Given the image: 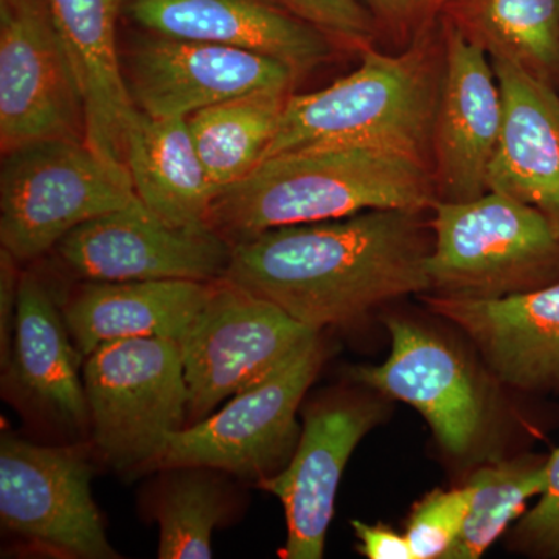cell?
<instances>
[{"mask_svg": "<svg viewBox=\"0 0 559 559\" xmlns=\"http://www.w3.org/2000/svg\"><path fill=\"white\" fill-rule=\"evenodd\" d=\"M423 213L367 210L261 231L231 245L224 280L312 330L353 325L390 300L429 293Z\"/></svg>", "mask_w": 559, "mask_h": 559, "instance_id": "cell-1", "label": "cell"}, {"mask_svg": "<svg viewBox=\"0 0 559 559\" xmlns=\"http://www.w3.org/2000/svg\"><path fill=\"white\" fill-rule=\"evenodd\" d=\"M436 202V180L425 162L366 146H314L267 157L221 190L209 226L235 245L277 227L367 210L428 212Z\"/></svg>", "mask_w": 559, "mask_h": 559, "instance_id": "cell-2", "label": "cell"}, {"mask_svg": "<svg viewBox=\"0 0 559 559\" xmlns=\"http://www.w3.org/2000/svg\"><path fill=\"white\" fill-rule=\"evenodd\" d=\"M443 75L440 17L417 33L403 53L362 47L355 72L311 94L290 92L263 160L314 146H366L430 167Z\"/></svg>", "mask_w": 559, "mask_h": 559, "instance_id": "cell-3", "label": "cell"}, {"mask_svg": "<svg viewBox=\"0 0 559 559\" xmlns=\"http://www.w3.org/2000/svg\"><path fill=\"white\" fill-rule=\"evenodd\" d=\"M432 215L428 294L503 299L559 282V231L538 209L489 190L436 202Z\"/></svg>", "mask_w": 559, "mask_h": 559, "instance_id": "cell-4", "label": "cell"}, {"mask_svg": "<svg viewBox=\"0 0 559 559\" xmlns=\"http://www.w3.org/2000/svg\"><path fill=\"white\" fill-rule=\"evenodd\" d=\"M81 373L92 441L114 468L148 469L186 428L189 393L178 342H106L84 358Z\"/></svg>", "mask_w": 559, "mask_h": 559, "instance_id": "cell-5", "label": "cell"}, {"mask_svg": "<svg viewBox=\"0 0 559 559\" xmlns=\"http://www.w3.org/2000/svg\"><path fill=\"white\" fill-rule=\"evenodd\" d=\"M135 200L128 171L86 140L28 143L3 154L0 242L20 261L38 259L81 224Z\"/></svg>", "mask_w": 559, "mask_h": 559, "instance_id": "cell-6", "label": "cell"}, {"mask_svg": "<svg viewBox=\"0 0 559 559\" xmlns=\"http://www.w3.org/2000/svg\"><path fill=\"white\" fill-rule=\"evenodd\" d=\"M325 358L319 334L223 409L173 433L146 471L207 466L257 484L275 476L299 443L297 411Z\"/></svg>", "mask_w": 559, "mask_h": 559, "instance_id": "cell-7", "label": "cell"}, {"mask_svg": "<svg viewBox=\"0 0 559 559\" xmlns=\"http://www.w3.org/2000/svg\"><path fill=\"white\" fill-rule=\"evenodd\" d=\"M320 331L271 301L221 278L178 342L189 393L187 426L274 373Z\"/></svg>", "mask_w": 559, "mask_h": 559, "instance_id": "cell-8", "label": "cell"}, {"mask_svg": "<svg viewBox=\"0 0 559 559\" xmlns=\"http://www.w3.org/2000/svg\"><path fill=\"white\" fill-rule=\"evenodd\" d=\"M83 447H39L3 433L0 521L3 528L58 557L117 559L92 498Z\"/></svg>", "mask_w": 559, "mask_h": 559, "instance_id": "cell-9", "label": "cell"}, {"mask_svg": "<svg viewBox=\"0 0 559 559\" xmlns=\"http://www.w3.org/2000/svg\"><path fill=\"white\" fill-rule=\"evenodd\" d=\"M86 140V109L49 0H0L2 154L40 140Z\"/></svg>", "mask_w": 559, "mask_h": 559, "instance_id": "cell-10", "label": "cell"}, {"mask_svg": "<svg viewBox=\"0 0 559 559\" xmlns=\"http://www.w3.org/2000/svg\"><path fill=\"white\" fill-rule=\"evenodd\" d=\"M55 250L86 282H218L231 257L230 242L212 227L176 226L140 200L81 224Z\"/></svg>", "mask_w": 559, "mask_h": 559, "instance_id": "cell-11", "label": "cell"}, {"mask_svg": "<svg viewBox=\"0 0 559 559\" xmlns=\"http://www.w3.org/2000/svg\"><path fill=\"white\" fill-rule=\"evenodd\" d=\"M135 108L153 117H190L218 103L261 94H290L299 73L285 62L221 44L143 36L127 53Z\"/></svg>", "mask_w": 559, "mask_h": 559, "instance_id": "cell-12", "label": "cell"}, {"mask_svg": "<svg viewBox=\"0 0 559 559\" xmlns=\"http://www.w3.org/2000/svg\"><path fill=\"white\" fill-rule=\"evenodd\" d=\"M382 417L381 401L348 392L325 396L305 414L299 443L288 465L257 484L277 496L285 509L288 539L280 557H323L345 466Z\"/></svg>", "mask_w": 559, "mask_h": 559, "instance_id": "cell-13", "label": "cell"}, {"mask_svg": "<svg viewBox=\"0 0 559 559\" xmlns=\"http://www.w3.org/2000/svg\"><path fill=\"white\" fill-rule=\"evenodd\" d=\"M388 359L349 370V380L403 401L419 412L440 447L463 457L479 441L487 423V403L465 359L432 331L390 316Z\"/></svg>", "mask_w": 559, "mask_h": 559, "instance_id": "cell-14", "label": "cell"}, {"mask_svg": "<svg viewBox=\"0 0 559 559\" xmlns=\"http://www.w3.org/2000/svg\"><path fill=\"white\" fill-rule=\"evenodd\" d=\"M444 75L433 123L430 170L439 201L487 193L488 173L503 123V100L488 55L440 17Z\"/></svg>", "mask_w": 559, "mask_h": 559, "instance_id": "cell-15", "label": "cell"}, {"mask_svg": "<svg viewBox=\"0 0 559 559\" xmlns=\"http://www.w3.org/2000/svg\"><path fill=\"white\" fill-rule=\"evenodd\" d=\"M419 297L469 337L500 382L520 392L559 395V282L503 299Z\"/></svg>", "mask_w": 559, "mask_h": 559, "instance_id": "cell-16", "label": "cell"}, {"mask_svg": "<svg viewBox=\"0 0 559 559\" xmlns=\"http://www.w3.org/2000/svg\"><path fill=\"white\" fill-rule=\"evenodd\" d=\"M132 21L153 35L255 51L299 75L331 57L330 36L277 0H127Z\"/></svg>", "mask_w": 559, "mask_h": 559, "instance_id": "cell-17", "label": "cell"}, {"mask_svg": "<svg viewBox=\"0 0 559 559\" xmlns=\"http://www.w3.org/2000/svg\"><path fill=\"white\" fill-rule=\"evenodd\" d=\"M491 64L503 123L488 189L538 209L559 231V92L510 62Z\"/></svg>", "mask_w": 559, "mask_h": 559, "instance_id": "cell-18", "label": "cell"}, {"mask_svg": "<svg viewBox=\"0 0 559 559\" xmlns=\"http://www.w3.org/2000/svg\"><path fill=\"white\" fill-rule=\"evenodd\" d=\"M49 5L83 95L87 145L112 167L127 170L124 135L138 108L117 44L123 0H49Z\"/></svg>", "mask_w": 559, "mask_h": 559, "instance_id": "cell-19", "label": "cell"}, {"mask_svg": "<svg viewBox=\"0 0 559 559\" xmlns=\"http://www.w3.org/2000/svg\"><path fill=\"white\" fill-rule=\"evenodd\" d=\"M213 285L193 280L86 282L62 305V319L83 359L106 342H179L207 304Z\"/></svg>", "mask_w": 559, "mask_h": 559, "instance_id": "cell-20", "label": "cell"}, {"mask_svg": "<svg viewBox=\"0 0 559 559\" xmlns=\"http://www.w3.org/2000/svg\"><path fill=\"white\" fill-rule=\"evenodd\" d=\"M81 359L49 289L36 275H22L5 380L46 414L83 429L90 409Z\"/></svg>", "mask_w": 559, "mask_h": 559, "instance_id": "cell-21", "label": "cell"}, {"mask_svg": "<svg viewBox=\"0 0 559 559\" xmlns=\"http://www.w3.org/2000/svg\"><path fill=\"white\" fill-rule=\"evenodd\" d=\"M123 165L143 204L176 226H209L219 190L207 170L187 117H153L135 109L123 143Z\"/></svg>", "mask_w": 559, "mask_h": 559, "instance_id": "cell-22", "label": "cell"}, {"mask_svg": "<svg viewBox=\"0 0 559 559\" xmlns=\"http://www.w3.org/2000/svg\"><path fill=\"white\" fill-rule=\"evenodd\" d=\"M440 17L491 60L559 92V0H450Z\"/></svg>", "mask_w": 559, "mask_h": 559, "instance_id": "cell-23", "label": "cell"}, {"mask_svg": "<svg viewBox=\"0 0 559 559\" xmlns=\"http://www.w3.org/2000/svg\"><path fill=\"white\" fill-rule=\"evenodd\" d=\"M289 94L261 92L209 106L187 117L202 165L216 189L245 179L263 160Z\"/></svg>", "mask_w": 559, "mask_h": 559, "instance_id": "cell-24", "label": "cell"}, {"mask_svg": "<svg viewBox=\"0 0 559 559\" xmlns=\"http://www.w3.org/2000/svg\"><path fill=\"white\" fill-rule=\"evenodd\" d=\"M153 492L159 524L160 559L212 558V533L230 514V498L221 471L207 466L160 469Z\"/></svg>", "mask_w": 559, "mask_h": 559, "instance_id": "cell-25", "label": "cell"}, {"mask_svg": "<svg viewBox=\"0 0 559 559\" xmlns=\"http://www.w3.org/2000/svg\"><path fill=\"white\" fill-rule=\"evenodd\" d=\"M549 455L524 454L477 469L473 496L457 543L444 559H479L527 511L546 488Z\"/></svg>", "mask_w": 559, "mask_h": 559, "instance_id": "cell-26", "label": "cell"}, {"mask_svg": "<svg viewBox=\"0 0 559 559\" xmlns=\"http://www.w3.org/2000/svg\"><path fill=\"white\" fill-rule=\"evenodd\" d=\"M471 487L433 489L415 503L406 524L415 559H444L457 543L468 516Z\"/></svg>", "mask_w": 559, "mask_h": 559, "instance_id": "cell-27", "label": "cell"}, {"mask_svg": "<svg viewBox=\"0 0 559 559\" xmlns=\"http://www.w3.org/2000/svg\"><path fill=\"white\" fill-rule=\"evenodd\" d=\"M511 550L530 558L559 559V447L547 459L546 488L510 532Z\"/></svg>", "mask_w": 559, "mask_h": 559, "instance_id": "cell-28", "label": "cell"}, {"mask_svg": "<svg viewBox=\"0 0 559 559\" xmlns=\"http://www.w3.org/2000/svg\"><path fill=\"white\" fill-rule=\"evenodd\" d=\"M289 13L325 33L330 38L347 40L353 46H370L377 22L360 0H277Z\"/></svg>", "mask_w": 559, "mask_h": 559, "instance_id": "cell-29", "label": "cell"}, {"mask_svg": "<svg viewBox=\"0 0 559 559\" xmlns=\"http://www.w3.org/2000/svg\"><path fill=\"white\" fill-rule=\"evenodd\" d=\"M378 28L411 43L417 33L439 20L450 0H360Z\"/></svg>", "mask_w": 559, "mask_h": 559, "instance_id": "cell-30", "label": "cell"}, {"mask_svg": "<svg viewBox=\"0 0 559 559\" xmlns=\"http://www.w3.org/2000/svg\"><path fill=\"white\" fill-rule=\"evenodd\" d=\"M17 261L10 250H0V364L3 370L9 366L20 299L22 275Z\"/></svg>", "mask_w": 559, "mask_h": 559, "instance_id": "cell-31", "label": "cell"}, {"mask_svg": "<svg viewBox=\"0 0 559 559\" xmlns=\"http://www.w3.org/2000/svg\"><path fill=\"white\" fill-rule=\"evenodd\" d=\"M353 532L359 540L358 551L369 559H415L406 535L389 525L352 521Z\"/></svg>", "mask_w": 559, "mask_h": 559, "instance_id": "cell-32", "label": "cell"}, {"mask_svg": "<svg viewBox=\"0 0 559 559\" xmlns=\"http://www.w3.org/2000/svg\"><path fill=\"white\" fill-rule=\"evenodd\" d=\"M127 2V0H123V3Z\"/></svg>", "mask_w": 559, "mask_h": 559, "instance_id": "cell-33", "label": "cell"}]
</instances>
